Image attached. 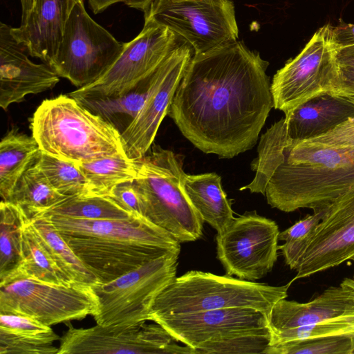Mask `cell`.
<instances>
[{
    "instance_id": "cell-11",
    "label": "cell",
    "mask_w": 354,
    "mask_h": 354,
    "mask_svg": "<svg viewBox=\"0 0 354 354\" xmlns=\"http://www.w3.org/2000/svg\"><path fill=\"white\" fill-rule=\"evenodd\" d=\"M167 28L201 55L237 41L235 8L230 0H153L144 14Z\"/></svg>"
},
{
    "instance_id": "cell-42",
    "label": "cell",
    "mask_w": 354,
    "mask_h": 354,
    "mask_svg": "<svg viewBox=\"0 0 354 354\" xmlns=\"http://www.w3.org/2000/svg\"><path fill=\"white\" fill-rule=\"evenodd\" d=\"M21 6V21L31 12L34 8L36 0H20Z\"/></svg>"
},
{
    "instance_id": "cell-13",
    "label": "cell",
    "mask_w": 354,
    "mask_h": 354,
    "mask_svg": "<svg viewBox=\"0 0 354 354\" xmlns=\"http://www.w3.org/2000/svg\"><path fill=\"white\" fill-rule=\"evenodd\" d=\"M297 272L292 281L308 277L354 258V183L330 203L313 232L299 245L281 251Z\"/></svg>"
},
{
    "instance_id": "cell-29",
    "label": "cell",
    "mask_w": 354,
    "mask_h": 354,
    "mask_svg": "<svg viewBox=\"0 0 354 354\" xmlns=\"http://www.w3.org/2000/svg\"><path fill=\"white\" fill-rule=\"evenodd\" d=\"M27 218L10 202L0 203V280L17 270L21 259V228Z\"/></svg>"
},
{
    "instance_id": "cell-21",
    "label": "cell",
    "mask_w": 354,
    "mask_h": 354,
    "mask_svg": "<svg viewBox=\"0 0 354 354\" xmlns=\"http://www.w3.org/2000/svg\"><path fill=\"white\" fill-rule=\"evenodd\" d=\"M354 116V99L326 93L310 99L285 115L287 132L294 140L317 137Z\"/></svg>"
},
{
    "instance_id": "cell-40",
    "label": "cell",
    "mask_w": 354,
    "mask_h": 354,
    "mask_svg": "<svg viewBox=\"0 0 354 354\" xmlns=\"http://www.w3.org/2000/svg\"><path fill=\"white\" fill-rule=\"evenodd\" d=\"M89 6L94 14L100 13L111 6L123 3L129 8L147 13L153 0H88Z\"/></svg>"
},
{
    "instance_id": "cell-38",
    "label": "cell",
    "mask_w": 354,
    "mask_h": 354,
    "mask_svg": "<svg viewBox=\"0 0 354 354\" xmlns=\"http://www.w3.org/2000/svg\"><path fill=\"white\" fill-rule=\"evenodd\" d=\"M108 196L129 212L145 217L144 201L134 180L115 186Z\"/></svg>"
},
{
    "instance_id": "cell-5",
    "label": "cell",
    "mask_w": 354,
    "mask_h": 354,
    "mask_svg": "<svg viewBox=\"0 0 354 354\" xmlns=\"http://www.w3.org/2000/svg\"><path fill=\"white\" fill-rule=\"evenodd\" d=\"M292 281L285 286L266 283L191 270L176 277L156 297L149 320L159 316L249 308L268 315L279 300L288 297Z\"/></svg>"
},
{
    "instance_id": "cell-27",
    "label": "cell",
    "mask_w": 354,
    "mask_h": 354,
    "mask_svg": "<svg viewBox=\"0 0 354 354\" xmlns=\"http://www.w3.org/2000/svg\"><path fill=\"white\" fill-rule=\"evenodd\" d=\"M86 178L95 196H108L117 185L133 181L136 160L127 155H115L77 164Z\"/></svg>"
},
{
    "instance_id": "cell-32",
    "label": "cell",
    "mask_w": 354,
    "mask_h": 354,
    "mask_svg": "<svg viewBox=\"0 0 354 354\" xmlns=\"http://www.w3.org/2000/svg\"><path fill=\"white\" fill-rule=\"evenodd\" d=\"M151 75L136 88L120 95L76 100L90 111L104 119L116 115H126L131 117L132 120L137 116L147 99Z\"/></svg>"
},
{
    "instance_id": "cell-28",
    "label": "cell",
    "mask_w": 354,
    "mask_h": 354,
    "mask_svg": "<svg viewBox=\"0 0 354 354\" xmlns=\"http://www.w3.org/2000/svg\"><path fill=\"white\" fill-rule=\"evenodd\" d=\"M29 219L58 266L74 282L91 286L100 283L56 230L48 216L40 215Z\"/></svg>"
},
{
    "instance_id": "cell-34",
    "label": "cell",
    "mask_w": 354,
    "mask_h": 354,
    "mask_svg": "<svg viewBox=\"0 0 354 354\" xmlns=\"http://www.w3.org/2000/svg\"><path fill=\"white\" fill-rule=\"evenodd\" d=\"M270 345L309 337L354 334V314L296 328L270 330Z\"/></svg>"
},
{
    "instance_id": "cell-45",
    "label": "cell",
    "mask_w": 354,
    "mask_h": 354,
    "mask_svg": "<svg viewBox=\"0 0 354 354\" xmlns=\"http://www.w3.org/2000/svg\"><path fill=\"white\" fill-rule=\"evenodd\" d=\"M353 261H354V258H353Z\"/></svg>"
},
{
    "instance_id": "cell-3",
    "label": "cell",
    "mask_w": 354,
    "mask_h": 354,
    "mask_svg": "<svg viewBox=\"0 0 354 354\" xmlns=\"http://www.w3.org/2000/svg\"><path fill=\"white\" fill-rule=\"evenodd\" d=\"M47 216L100 283L115 279L180 248L170 234L141 215L123 220Z\"/></svg>"
},
{
    "instance_id": "cell-36",
    "label": "cell",
    "mask_w": 354,
    "mask_h": 354,
    "mask_svg": "<svg viewBox=\"0 0 354 354\" xmlns=\"http://www.w3.org/2000/svg\"><path fill=\"white\" fill-rule=\"evenodd\" d=\"M304 144L337 149H354V116L317 137L297 140Z\"/></svg>"
},
{
    "instance_id": "cell-46",
    "label": "cell",
    "mask_w": 354,
    "mask_h": 354,
    "mask_svg": "<svg viewBox=\"0 0 354 354\" xmlns=\"http://www.w3.org/2000/svg\"><path fill=\"white\" fill-rule=\"evenodd\" d=\"M354 279V278H353Z\"/></svg>"
},
{
    "instance_id": "cell-26",
    "label": "cell",
    "mask_w": 354,
    "mask_h": 354,
    "mask_svg": "<svg viewBox=\"0 0 354 354\" xmlns=\"http://www.w3.org/2000/svg\"><path fill=\"white\" fill-rule=\"evenodd\" d=\"M68 198L54 189L35 161L22 175L7 202L19 206L28 218H32Z\"/></svg>"
},
{
    "instance_id": "cell-16",
    "label": "cell",
    "mask_w": 354,
    "mask_h": 354,
    "mask_svg": "<svg viewBox=\"0 0 354 354\" xmlns=\"http://www.w3.org/2000/svg\"><path fill=\"white\" fill-rule=\"evenodd\" d=\"M193 55L192 46L180 39L151 75L142 108L121 133L129 158L140 159L151 148Z\"/></svg>"
},
{
    "instance_id": "cell-12",
    "label": "cell",
    "mask_w": 354,
    "mask_h": 354,
    "mask_svg": "<svg viewBox=\"0 0 354 354\" xmlns=\"http://www.w3.org/2000/svg\"><path fill=\"white\" fill-rule=\"evenodd\" d=\"M144 17L142 30L124 43L115 62L95 81L68 95L75 99L120 95L136 88L157 69L180 39L151 17Z\"/></svg>"
},
{
    "instance_id": "cell-43",
    "label": "cell",
    "mask_w": 354,
    "mask_h": 354,
    "mask_svg": "<svg viewBox=\"0 0 354 354\" xmlns=\"http://www.w3.org/2000/svg\"><path fill=\"white\" fill-rule=\"evenodd\" d=\"M338 55L354 56V45L339 49Z\"/></svg>"
},
{
    "instance_id": "cell-33",
    "label": "cell",
    "mask_w": 354,
    "mask_h": 354,
    "mask_svg": "<svg viewBox=\"0 0 354 354\" xmlns=\"http://www.w3.org/2000/svg\"><path fill=\"white\" fill-rule=\"evenodd\" d=\"M354 334L309 337L269 345L265 354H353Z\"/></svg>"
},
{
    "instance_id": "cell-7",
    "label": "cell",
    "mask_w": 354,
    "mask_h": 354,
    "mask_svg": "<svg viewBox=\"0 0 354 354\" xmlns=\"http://www.w3.org/2000/svg\"><path fill=\"white\" fill-rule=\"evenodd\" d=\"M180 248L106 283L92 286L98 308L93 315L101 326L131 325L149 320L160 291L176 276Z\"/></svg>"
},
{
    "instance_id": "cell-6",
    "label": "cell",
    "mask_w": 354,
    "mask_h": 354,
    "mask_svg": "<svg viewBox=\"0 0 354 354\" xmlns=\"http://www.w3.org/2000/svg\"><path fill=\"white\" fill-rule=\"evenodd\" d=\"M136 162L134 182L144 201L145 217L179 243L199 239L204 221L183 189L185 172L180 158L172 151L154 145L149 154Z\"/></svg>"
},
{
    "instance_id": "cell-37",
    "label": "cell",
    "mask_w": 354,
    "mask_h": 354,
    "mask_svg": "<svg viewBox=\"0 0 354 354\" xmlns=\"http://www.w3.org/2000/svg\"><path fill=\"white\" fill-rule=\"evenodd\" d=\"M325 211L326 208L313 212V214L307 215L304 218L280 232L279 240L284 241L283 245L279 246L281 252L299 245L310 236L321 222Z\"/></svg>"
},
{
    "instance_id": "cell-1",
    "label": "cell",
    "mask_w": 354,
    "mask_h": 354,
    "mask_svg": "<svg viewBox=\"0 0 354 354\" xmlns=\"http://www.w3.org/2000/svg\"><path fill=\"white\" fill-rule=\"evenodd\" d=\"M268 65L240 41L193 55L167 115L205 153L232 158L250 150L274 107Z\"/></svg>"
},
{
    "instance_id": "cell-4",
    "label": "cell",
    "mask_w": 354,
    "mask_h": 354,
    "mask_svg": "<svg viewBox=\"0 0 354 354\" xmlns=\"http://www.w3.org/2000/svg\"><path fill=\"white\" fill-rule=\"evenodd\" d=\"M30 129L41 152L65 161L80 164L127 155L118 129L68 95L44 100L30 118Z\"/></svg>"
},
{
    "instance_id": "cell-44",
    "label": "cell",
    "mask_w": 354,
    "mask_h": 354,
    "mask_svg": "<svg viewBox=\"0 0 354 354\" xmlns=\"http://www.w3.org/2000/svg\"><path fill=\"white\" fill-rule=\"evenodd\" d=\"M353 354H354V349H353Z\"/></svg>"
},
{
    "instance_id": "cell-20",
    "label": "cell",
    "mask_w": 354,
    "mask_h": 354,
    "mask_svg": "<svg viewBox=\"0 0 354 354\" xmlns=\"http://www.w3.org/2000/svg\"><path fill=\"white\" fill-rule=\"evenodd\" d=\"M348 314H354V279L345 278L310 301L299 303L284 299L272 306L268 315L270 330L317 324Z\"/></svg>"
},
{
    "instance_id": "cell-18",
    "label": "cell",
    "mask_w": 354,
    "mask_h": 354,
    "mask_svg": "<svg viewBox=\"0 0 354 354\" xmlns=\"http://www.w3.org/2000/svg\"><path fill=\"white\" fill-rule=\"evenodd\" d=\"M12 26L0 24V106L6 111L30 94L50 90L59 76L48 64H36L28 57L25 46L12 34Z\"/></svg>"
},
{
    "instance_id": "cell-41",
    "label": "cell",
    "mask_w": 354,
    "mask_h": 354,
    "mask_svg": "<svg viewBox=\"0 0 354 354\" xmlns=\"http://www.w3.org/2000/svg\"><path fill=\"white\" fill-rule=\"evenodd\" d=\"M333 34L338 49L354 45V24L342 21L333 26Z\"/></svg>"
},
{
    "instance_id": "cell-10",
    "label": "cell",
    "mask_w": 354,
    "mask_h": 354,
    "mask_svg": "<svg viewBox=\"0 0 354 354\" xmlns=\"http://www.w3.org/2000/svg\"><path fill=\"white\" fill-rule=\"evenodd\" d=\"M124 43L118 41L86 12L84 0L73 8L57 53L50 66L77 88L102 75L119 57Z\"/></svg>"
},
{
    "instance_id": "cell-17",
    "label": "cell",
    "mask_w": 354,
    "mask_h": 354,
    "mask_svg": "<svg viewBox=\"0 0 354 354\" xmlns=\"http://www.w3.org/2000/svg\"><path fill=\"white\" fill-rule=\"evenodd\" d=\"M151 321L162 326L177 342L195 351L204 344L221 341L239 335L270 332L268 315L249 308H223L186 315L159 316Z\"/></svg>"
},
{
    "instance_id": "cell-30",
    "label": "cell",
    "mask_w": 354,
    "mask_h": 354,
    "mask_svg": "<svg viewBox=\"0 0 354 354\" xmlns=\"http://www.w3.org/2000/svg\"><path fill=\"white\" fill-rule=\"evenodd\" d=\"M36 163L59 194L68 198L95 196L79 166L40 151Z\"/></svg>"
},
{
    "instance_id": "cell-39",
    "label": "cell",
    "mask_w": 354,
    "mask_h": 354,
    "mask_svg": "<svg viewBox=\"0 0 354 354\" xmlns=\"http://www.w3.org/2000/svg\"><path fill=\"white\" fill-rule=\"evenodd\" d=\"M339 83L334 95L354 99V56L337 55Z\"/></svg>"
},
{
    "instance_id": "cell-23",
    "label": "cell",
    "mask_w": 354,
    "mask_h": 354,
    "mask_svg": "<svg viewBox=\"0 0 354 354\" xmlns=\"http://www.w3.org/2000/svg\"><path fill=\"white\" fill-rule=\"evenodd\" d=\"M181 185L191 204L204 222L217 233L234 219L230 201L221 186V176L214 172L184 174Z\"/></svg>"
},
{
    "instance_id": "cell-14",
    "label": "cell",
    "mask_w": 354,
    "mask_h": 354,
    "mask_svg": "<svg viewBox=\"0 0 354 354\" xmlns=\"http://www.w3.org/2000/svg\"><path fill=\"white\" fill-rule=\"evenodd\" d=\"M279 230L272 220L245 212L216 236L217 258L225 274L254 281L270 272L277 259Z\"/></svg>"
},
{
    "instance_id": "cell-35",
    "label": "cell",
    "mask_w": 354,
    "mask_h": 354,
    "mask_svg": "<svg viewBox=\"0 0 354 354\" xmlns=\"http://www.w3.org/2000/svg\"><path fill=\"white\" fill-rule=\"evenodd\" d=\"M270 332L242 334L221 341L204 344L196 351L197 353L204 354H265L270 345Z\"/></svg>"
},
{
    "instance_id": "cell-8",
    "label": "cell",
    "mask_w": 354,
    "mask_h": 354,
    "mask_svg": "<svg viewBox=\"0 0 354 354\" xmlns=\"http://www.w3.org/2000/svg\"><path fill=\"white\" fill-rule=\"evenodd\" d=\"M338 53L333 26L319 28L274 75L270 86L274 108L286 115L313 97L333 94L339 83Z\"/></svg>"
},
{
    "instance_id": "cell-31",
    "label": "cell",
    "mask_w": 354,
    "mask_h": 354,
    "mask_svg": "<svg viewBox=\"0 0 354 354\" xmlns=\"http://www.w3.org/2000/svg\"><path fill=\"white\" fill-rule=\"evenodd\" d=\"M43 214L59 215L86 219H129L134 216L109 196L70 198ZM41 214V215H43Z\"/></svg>"
},
{
    "instance_id": "cell-25",
    "label": "cell",
    "mask_w": 354,
    "mask_h": 354,
    "mask_svg": "<svg viewBox=\"0 0 354 354\" xmlns=\"http://www.w3.org/2000/svg\"><path fill=\"white\" fill-rule=\"evenodd\" d=\"M21 254L17 270L8 277L17 274L55 284L75 283L58 266L46 243L28 218L21 228Z\"/></svg>"
},
{
    "instance_id": "cell-15",
    "label": "cell",
    "mask_w": 354,
    "mask_h": 354,
    "mask_svg": "<svg viewBox=\"0 0 354 354\" xmlns=\"http://www.w3.org/2000/svg\"><path fill=\"white\" fill-rule=\"evenodd\" d=\"M67 330L59 338L57 354H196L192 348L176 343L162 326L145 322L131 325L97 324Z\"/></svg>"
},
{
    "instance_id": "cell-24",
    "label": "cell",
    "mask_w": 354,
    "mask_h": 354,
    "mask_svg": "<svg viewBox=\"0 0 354 354\" xmlns=\"http://www.w3.org/2000/svg\"><path fill=\"white\" fill-rule=\"evenodd\" d=\"M40 149L35 138L12 128L0 142V195L7 201L24 172L36 161Z\"/></svg>"
},
{
    "instance_id": "cell-22",
    "label": "cell",
    "mask_w": 354,
    "mask_h": 354,
    "mask_svg": "<svg viewBox=\"0 0 354 354\" xmlns=\"http://www.w3.org/2000/svg\"><path fill=\"white\" fill-rule=\"evenodd\" d=\"M59 338L36 319L0 313V354H57Z\"/></svg>"
},
{
    "instance_id": "cell-2",
    "label": "cell",
    "mask_w": 354,
    "mask_h": 354,
    "mask_svg": "<svg viewBox=\"0 0 354 354\" xmlns=\"http://www.w3.org/2000/svg\"><path fill=\"white\" fill-rule=\"evenodd\" d=\"M253 180L240 190L263 194L282 212L324 209L354 183V149L307 145L289 138L285 118L261 136Z\"/></svg>"
},
{
    "instance_id": "cell-19",
    "label": "cell",
    "mask_w": 354,
    "mask_h": 354,
    "mask_svg": "<svg viewBox=\"0 0 354 354\" xmlns=\"http://www.w3.org/2000/svg\"><path fill=\"white\" fill-rule=\"evenodd\" d=\"M80 0H36L29 15L11 31L29 55L48 66L54 59L65 26L75 5Z\"/></svg>"
},
{
    "instance_id": "cell-9",
    "label": "cell",
    "mask_w": 354,
    "mask_h": 354,
    "mask_svg": "<svg viewBox=\"0 0 354 354\" xmlns=\"http://www.w3.org/2000/svg\"><path fill=\"white\" fill-rule=\"evenodd\" d=\"M97 308L91 285L55 284L17 274L0 280V313L32 317L52 326L93 316Z\"/></svg>"
}]
</instances>
